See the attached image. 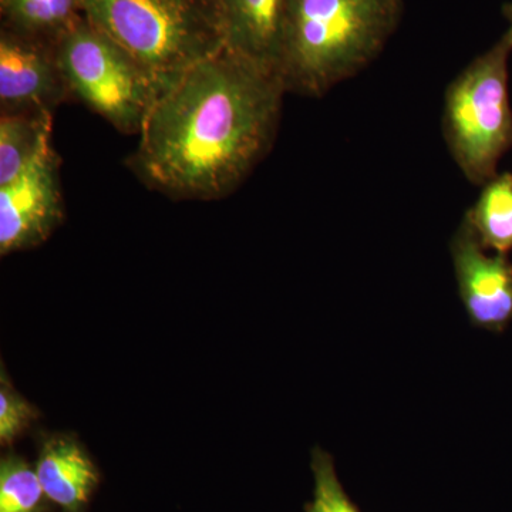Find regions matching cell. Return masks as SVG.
<instances>
[{
    "mask_svg": "<svg viewBox=\"0 0 512 512\" xmlns=\"http://www.w3.org/2000/svg\"><path fill=\"white\" fill-rule=\"evenodd\" d=\"M2 26L57 42L83 16V0H0Z\"/></svg>",
    "mask_w": 512,
    "mask_h": 512,
    "instance_id": "obj_13",
    "label": "cell"
},
{
    "mask_svg": "<svg viewBox=\"0 0 512 512\" xmlns=\"http://www.w3.org/2000/svg\"><path fill=\"white\" fill-rule=\"evenodd\" d=\"M450 254L458 295L476 328L501 333L512 322V264L488 255L466 220L454 232Z\"/></svg>",
    "mask_w": 512,
    "mask_h": 512,
    "instance_id": "obj_8",
    "label": "cell"
},
{
    "mask_svg": "<svg viewBox=\"0 0 512 512\" xmlns=\"http://www.w3.org/2000/svg\"><path fill=\"white\" fill-rule=\"evenodd\" d=\"M39 412L28 400L9 383L8 377L2 372L0 379V441L3 446L12 444L32 427L39 419Z\"/></svg>",
    "mask_w": 512,
    "mask_h": 512,
    "instance_id": "obj_16",
    "label": "cell"
},
{
    "mask_svg": "<svg viewBox=\"0 0 512 512\" xmlns=\"http://www.w3.org/2000/svg\"><path fill=\"white\" fill-rule=\"evenodd\" d=\"M72 99L124 134H140L161 86L126 49L82 16L56 42Z\"/></svg>",
    "mask_w": 512,
    "mask_h": 512,
    "instance_id": "obj_5",
    "label": "cell"
},
{
    "mask_svg": "<svg viewBox=\"0 0 512 512\" xmlns=\"http://www.w3.org/2000/svg\"><path fill=\"white\" fill-rule=\"evenodd\" d=\"M485 251H512V174H497L483 185L477 201L464 215Z\"/></svg>",
    "mask_w": 512,
    "mask_h": 512,
    "instance_id": "obj_12",
    "label": "cell"
},
{
    "mask_svg": "<svg viewBox=\"0 0 512 512\" xmlns=\"http://www.w3.org/2000/svg\"><path fill=\"white\" fill-rule=\"evenodd\" d=\"M511 52L508 29L458 74L444 99L443 133L451 156L467 180L481 187L498 174V163L512 148Z\"/></svg>",
    "mask_w": 512,
    "mask_h": 512,
    "instance_id": "obj_4",
    "label": "cell"
},
{
    "mask_svg": "<svg viewBox=\"0 0 512 512\" xmlns=\"http://www.w3.org/2000/svg\"><path fill=\"white\" fill-rule=\"evenodd\" d=\"M69 99L72 94L57 60L56 42L2 26L0 113H53Z\"/></svg>",
    "mask_w": 512,
    "mask_h": 512,
    "instance_id": "obj_7",
    "label": "cell"
},
{
    "mask_svg": "<svg viewBox=\"0 0 512 512\" xmlns=\"http://www.w3.org/2000/svg\"><path fill=\"white\" fill-rule=\"evenodd\" d=\"M503 15L504 18L508 20V23H510V30L512 32V2L505 3L503 6Z\"/></svg>",
    "mask_w": 512,
    "mask_h": 512,
    "instance_id": "obj_17",
    "label": "cell"
},
{
    "mask_svg": "<svg viewBox=\"0 0 512 512\" xmlns=\"http://www.w3.org/2000/svg\"><path fill=\"white\" fill-rule=\"evenodd\" d=\"M312 473L315 487L308 512H360L343 490L332 457L322 448L313 450Z\"/></svg>",
    "mask_w": 512,
    "mask_h": 512,
    "instance_id": "obj_15",
    "label": "cell"
},
{
    "mask_svg": "<svg viewBox=\"0 0 512 512\" xmlns=\"http://www.w3.org/2000/svg\"><path fill=\"white\" fill-rule=\"evenodd\" d=\"M285 93L276 74L224 47L161 90L130 168L173 198L225 197L271 150Z\"/></svg>",
    "mask_w": 512,
    "mask_h": 512,
    "instance_id": "obj_1",
    "label": "cell"
},
{
    "mask_svg": "<svg viewBox=\"0 0 512 512\" xmlns=\"http://www.w3.org/2000/svg\"><path fill=\"white\" fill-rule=\"evenodd\" d=\"M83 15L161 89L225 47L217 0H83Z\"/></svg>",
    "mask_w": 512,
    "mask_h": 512,
    "instance_id": "obj_3",
    "label": "cell"
},
{
    "mask_svg": "<svg viewBox=\"0 0 512 512\" xmlns=\"http://www.w3.org/2000/svg\"><path fill=\"white\" fill-rule=\"evenodd\" d=\"M53 113H0V185L10 183L52 141Z\"/></svg>",
    "mask_w": 512,
    "mask_h": 512,
    "instance_id": "obj_11",
    "label": "cell"
},
{
    "mask_svg": "<svg viewBox=\"0 0 512 512\" xmlns=\"http://www.w3.org/2000/svg\"><path fill=\"white\" fill-rule=\"evenodd\" d=\"M47 500L36 467L18 456L0 463V512H42Z\"/></svg>",
    "mask_w": 512,
    "mask_h": 512,
    "instance_id": "obj_14",
    "label": "cell"
},
{
    "mask_svg": "<svg viewBox=\"0 0 512 512\" xmlns=\"http://www.w3.org/2000/svg\"><path fill=\"white\" fill-rule=\"evenodd\" d=\"M36 473L47 500L66 512H80L99 484V471L77 441L56 436L45 441Z\"/></svg>",
    "mask_w": 512,
    "mask_h": 512,
    "instance_id": "obj_10",
    "label": "cell"
},
{
    "mask_svg": "<svg viewBox=\"0 0 512 512\" xmlns=\"http://www.w3.org/2000/svg\"><path fill=\"white\" fill-rule=\"evenodd\" d=\"M403 0H293L279 79L320 97L369 66L396 32Z\"/></svg>",
    "mask_w": 512,
    "mask_h": 512,
    "instance_id": "obj_2",
    "label": "cell"
},
{
    "mask_svg": "<svg viewBox=\"0 0 512 512\" xmlns=\"http://www.w3.org/2000/svg\"><path fill=\"white\" fill-rule=\"evenodd\" d=\"M63 217L60 158L49 141L18 177L0 185V254L43 244Z\"/></svg>",
    "mask_w": 512,
    "mask_h": 512,
    "instance_id": "obj_6",
    "label": "cell"
},
{
    "mask_svg": "<svg viewBox=\"0 0 512 512\" xmlns=\"http://www.w3.org/2000/svg\"><path fill=\"white\" fill-rule=\"evenodd\" d=\"M217 5L225 47L279 77L293 0H217Z\"/></svg>",
    "mask_w": 512,
    "mask_h": 512,
    "instance_id": "obj_9",
    "label": "cell"
}]
</instances>
